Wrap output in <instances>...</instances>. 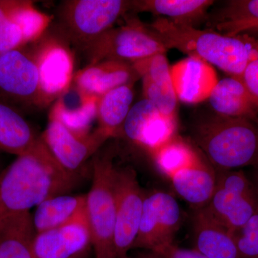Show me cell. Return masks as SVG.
I'll return each mask as SVG.
<instances>
[{"label":"cell","mask_w":258,"mask_h":258,"mask_svg":"<svg viewBox=\"0 0 258 258\" xmlns=\"http://www.w3.org/2000/svg\"><path fill=\"white\" fill-rule=\"evenodd\" d=\"M74 176L59 165L45 144L19 156L0 173V221L69 191Z\"/></svg>","instance_id":"1"},{"label":"cell","mask_w":258,"mask_h":258,"mask_svg":"<svg viewBox=\"0 0 258 258\" xmlns=\"http://www.w3.org/2000/svg\"><path fill=\"white\" fill-rule=\"evenodd\" d=\"M149 27L160 36L167 50L176 49L242 79L245 69L258 59V39L251 35L229 36L212 30L158 18Z\"/></svg>","instance_id":"2"},{"label":"cell","mask_w":258,"mask_h":258,"mask_svg":"<svg viewBox=\"0 0 258 258\" xmlns=\"http://www.w3.org/2000/svg\"><path fill=\"white\" fill-rule=\"evenodd\" d=\"M197 147L216 171L258 165V123L212 113L191 129Z\"/></svg>","instance_id":"3"},{"label":"cell","mask_w":258,"mask_h":258,"mask_svg":"<svg viewBox=\"0 0 258 258\" xmlns=\"http://www.w3.org/2000/svg\"><path fill=\"white\" fill-rule=\"evenodd\" d=\"M132 1L66 0L59 5L52 28L70 45L82 51L131 11Z\"/></svg>","instance_id":"4"},{"label":"cell","mask_w":258,"mask_h":258,"mask_svg":"<svg viewBox=\"0 0 258 258\" xmlns=\"http://www.w3.org/2000/svg\"><path fill=\"white\" fill-rule=\"evenodd\" d=\"M113 153L96 154L93 160V181L86 195V212L95 258H115V175Z\"/></svg>","instance_id":"5"},{"label":"cell","mask_w":258,"mask_h":258,"mask_svg":"<svg viewBox=\"0 0 258 258\" xmlns=\"http://www.w3.org/2000/svg\"><path fill=\"white\" fill-rule=\"evenodd\" d=\"M126 15L124 25L110 29L81 51L88 64L106 60L133 64L166 53L167 48L157 32L136 17Z\"/></svg>","instance_id":"6"},{"label":"cell","mask_w":258,"mask_h":258,"mask_svg":"<svg viewBox=\"0 0 258 258\" xmlns=\"http://www.w3.org/2000/svg\"><path fill=\"white\" fill-rule=\"evenodd\" d=\"M217 181L204 210L215 221L235 232L258 212V195L252 180L241 170L216 171Z\"/></svg>","instance_id":"7"},{"label":"cell","mask_w":258,"mask_h":258,"mask_svg":"<svg viewBox=\"0 0 258 258\" xmlns=\"http://www.w3.org/2000/svg\"><path fill=\"white\" fill-rule=\"evenodd\" d=\"M0 96L28 108H46L35 42L0 54Z\"/></svg>","instance_id":"8"},{"label":"cell","mask_w":258,"mask_h":258,"mask_svg":"<svg viewBox=\"0 0 258 258\" xmlns=\"http://www.w3.org/2000/svg\"><path fill=\"white\" fill-rule=\"evenodd\" d=\"M181 224V209L172 195L161 190L145 194L138 235L132 249L160 253L174 244Z\"/></svg>","instance_id":"9"},{"label":"cell","mask_w":258,"mask_h":258,"mask_svg":"<svg viewBox=\"0 0 258 258\" xmlns=\"http://www.w3.org/2000/svg\"><path fill=\"white\" fill-rule=\"evenodd\" d=\"M115 258H128L138 235L145 194L139 184L137 174L129 166L116 167L115 175Z\"/></svg>","instance_id":"10"},{"label":"cell","mask_w":258,"mask_h":258,"mask_svg":"<svg viewBox=\"0 0 258 258\" xmlns=\"http://www.w3.org/2000/svg\"><path fill=\"white\" fill-rule=\"evenodd\" d=\"M46 106H50L69 88L75 74L71 45L50 28L35 41Z\"/></svg>","instance_id":"11"},{"label":"cell","mask_w":258,"mask_h":258,"mask_svg":"<svg viewBox=\"0 0 258 258\" xmlns=\"http://www.w3.org/2000/svg\"><path fill=\"white\" fill-rule=\"evenodd\" d=\"M54 20L30 0H0V54L36 41Z\"/></svg>","instance_id":"12"},{"label":"cell","mask_w":258,"mask_h":258,"mask_svg":"<svg viewBox=\"0 0 258 258\" xmlns=\"http://www.w3.org/2000/svg\"><path fill=\"white\" fill-rule=\"evenodd\" d=\"M41 138L59 165L72 175L110 139L98 128L91 133H76L50 115Z\"/></svg>","instance_id":"13"},{"label":"cell","mask_w":258,"mask_h":258,"mask_svg":"<svg viewBox=\"0 0 258 258\" xmlns=\"http://www.w3.org/2000/svg\"><path fill=\"white\" fill-rule=\"evenodd\" d=\"M91 244L87 212L57 228L37 233L32 242L34 258H74Z\"/></svg>","instance_id":"14"},{"label":"cell","mask_w":258,"mask_h":258,"mask_svg":"<svg viewBox=\"0 0 258 258\" xmlns=\"http://www.w3.org/2000/svg\"><path fill=\"white\" fill-rule=\"evenodd\" d=\"M133 66L143 81L144 98L152 102L162 114L177 118L178 98L165 54L138 61Z\"/></svg>","instance_id":"15"},{"label":"cell","mask_w":258,"mask_h":258,"mask_svg":"<svg viewBox=\"0 0 258 258\" xmlns=\"http://www.w3.org/2000/svg\"><path fill=\"white\" fill-rule=\"evenodd\" d=\"M170 71L176 97L186 103L208 100L219 81L211 64L192 56L176 62Z\"/></svg>","instance_id":"16"},{"label":"cell","mask_w":258,"mask_h":258,"mask_svg":"<svg viewBox=\"0 0 258 258\" xmlns=\"http://www.w3.org/2000/svg\"><path fill=\"white\" fill-rule=\"evenodd\" d=\"M140 79L133 64L106 60L86 64L75 73L73 83L88 94L99 98L115 88L134 85Z\"/></svg>","instance_id":"17"},{"label":"cell","mask_w":258,"mask_h":258,"mask_svg":"<svg viewBox=\"0 0 258 258\" xmlns=\"http://www.w3.org/2000/svg\"><path fill=\"white\" fill-rule=\"evenodd\" d=\"M208 100L217 114L248 118L258 123V98L240 78L219 80Z\"/></svg>","instance_id":"18"},{"label":"cell","mask_w":258,"mask_h":258,"mask_svg":"<svg viewBox=\"0 0 258 258\" xmlns=\"http://www.w3.org/2000/svg\"><path fill=\"white\" fill-rule=\"evenodd\" d=\"M194 249L208 258H240L233 234L204 210L192 217Z\"/></svg>","instance_id":"19"},{"label":"cell","mask_w":258,"mask_h":258,"mask_svg":"<svg viewBox=\"0 0 258 258\" xmlns=\"http://www.w3.org/2000/svg\"><path fill=\"white\" fill-rule=\"evenodd\" d=\"M98 100L72 82L52 103L49 115L76 133L88 134L91 123L96 120Z\"/></svg>","instance_id":"20"},{"label":"cell","mask_w":258,"mask_h":258,"mask_svg":"<svg viewBox=\"0 0 258 258\" xmlns=\"http://www.w3.org/2000/svg\"><path fill=\"white\" fill-rule=\"evenodd\" d=\"M208 162L201 158L169 179L175 192L195 210L208 205L216 186V170Z\"/></svg>","instance_id":"21"},{"label":"cell","mask_w":258,"mask_h":258,"mask_svg":"<svg viewBox=\"0 0 258 258\" xmlns=\"http://www.w3.org/2000/svg\"><path fill=\"white\" fill-rule=\"evenodd\" d=\"M45 146L28 122L14 108L0 102V150L17 157Z\"/></svg>","instance_id":"22"},{"label":"cell","mask_w":258,"mask_h":258,"mask_svg":"<svg viewBox=\"0 0 258 258\" xmlns=\"http://www.w3.org/2000/svg\"><path fill=\"white\" fill-rule=\"evenodd\" d=\"M86 212V195H60L44 200L37 205L32 217L36 234L57 228Z\"/></svg>","instance_id":"23"},{"label":"cell","mask_w":258,"mask_h":258,"mask_svg":"<svg viewBox=\"0 0 258 258\" xmlns=\"http://www.w3.org/2000/svg\"><path fill=\"white\" fill-rule=\"evenodd\" d=\"M215 2L212 0H133L131 11L147 12L175 23L194 26L203 20ZM162 17V18H164Z\"/></svg>","instance_id":"24"},{"label":"cell","mask_w":258,"mask_h":258,"mask_svg":"<svg viewBox=\"0 0 258 258\" xmlns=\"http://www.w3.org/2000/svg\"><path fill=\"white\" fill-rule=\"evenodd\" d=\"M36 235L30 212L0 221V258H34L32 242Z\"/></svg>","instance_id":"25"},{"label":"cell","mask_w":258,"mask_h":258,"mask_svg":"<svg viewBox=\"0 0 258 258\" xmlns=\"http://www.w3.org/2000/svg\"><path fill=\"white\" fill-rule=\"evenodd\" d=\"M134 86H119L98 98L96 117L98 128L110 139L120 137L123 123L132 108Z\"/></svg>","instance_id":"26"},{"label":"cell","mask_w":258,"mask_h":258,"mask_svg":"<svg viewBox=\"0 0 258 258\" xmlns=\"http://www.w3.org/2000/svg\"><path fill=\"white\" fill-rule=\"evenodd\" d=\"M212 28L229 36L258 33V0H231L212 19Z\"/></svg>","instance_id":"27"},{"label":"cell","mask_w":258,"mask_h":258,"mask_svg":"<svg viewBox=\"0 0 258 258\" xmlns=\"http://www.w3.org/2000/svg\"><path fill=\"white\" fill-rule=\"evenodd\" d=\"M149 154L159 172L169 179L201 159L194 147L178 135Z\"/></svg>","instance_id":"28"},{"label":"cell","mask_w":258,"mask_h":258,"mask_svg":"<svg viewBox=\"0 0 258 258\" xmlns=\"http://www.w3.org/2000/svg\"><path fill=\"white\" fill-rule=\"evenodd\" d=\"M159 112L149 100L144 98L137 102L132 106L125 118L120 137L138 146L144 128Z\"/></svg>","instance_id":"29"},{"label":"cell","mask_w":258,"mask_h":258,"mask_svg":"<svg viewBox=\"0 0 258 258\" xmlns=\"http://www.w3.org/2000/svg\"><path fill=\"white\" fill-rule=\"evenodd\" d=\"M232 234L240 258H258V212Z\"/></svg>","instance_id":"30"},{"label":"cell","mask_w":258,"mask_h":258,"mask_svg":"<svg viewBox=\"0 0 258 258\" xmlns=\"http://www.w3.org/2000/svg\"><path fill=\"white\" fill-rule=\"evenodd\" d=\"M242 79L249 91L258 98V59L248 64Z\"/></svg>","instance_id":"31"},{"label":"cell","mask_w":258,"mask_h":258,"mask_svg":"<svg viewBox=\"0 0 258 258\" xmlns=\"http://www.w3.org/2000/svg\"><path fill=\"white\" fill-rule=\"evenodd\" d=\"M163 258H208L194 249L181 248L173 244L159 253Z\"/></svg>","instance_id":"32"},{"label":"cell","mask_w":258,"mask_h":258,"mask_svg":"<svg viewBox=\"0 0 258 258\" xmlns=\"http://www.w3.org/2000/svg\"><path fill=\"white\" fill-rule=\"evenodd\" d=\"M253 169V176H252V183H253L254 186H255V189L257 190L258 195V165L254 166Z\"/></svg>","instance_id":"33"},{"label":"cell","mask_w":258,"mask_h":258,"mask_svg":"<svg viewBox=\"0 0 258 258\" xmlns=\"http://www.w3.org/2000/svg\"><path fill=\"white\" fill-rule=\"evenodd\" d=\"M149 258H163L161 254L154 253V252H149Z\"/></svg>","instance_id":"34"},{"label":"cell","mask_w":258,"mask_h":258,"mask_svg":"<svg viewBox=\"0 0 258 258\" xmlns=\"http://www.w3.org/2000/svg\"><path fill=\"white\" fill-rule=\"evenodd\" d=\"M135 258H149V253L142 254Z\"/></svg>","instance_id":"35"}]
</instances>
